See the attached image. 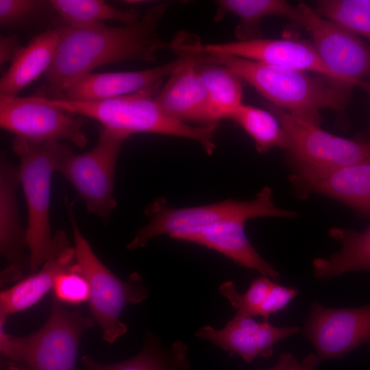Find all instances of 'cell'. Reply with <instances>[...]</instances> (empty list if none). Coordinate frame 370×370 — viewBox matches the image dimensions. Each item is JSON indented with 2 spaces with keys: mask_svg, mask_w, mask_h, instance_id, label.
I'll return each mask as SVG.
<instances>
[{
  "mask_svg": "<svg viewBox=\"0 0 370 370\" xmlns=\"http://www.w3.org/2000/svg\"><path fill=\"white\" fill-rule=\"evenodd\" d=\"M166 3L150 8L136 23L119 27L105 23L86 27L61 25L54 58L45 72L47 97L62 99L65 91L98 66L123 62H155L170 49L158 32Z\"/></svg>",
  "mask_w": 370,
  "mask_h": 370,
  "instance_id": "cell-1",
  "label": "cell"
},
{
  "mask_svg": "<svg viewBox=\"0 0 370 370\" xmlns=\"http://www.w3.org/2000/svg\"><path fill=\"white\" fill-rule=\"evenodd\" d=\"M269 101L304 121L319 125L320 111L343 110L353 86L308 71L226 55H208Z\"/></svg>",
  "mask_w": 370,
  "mask_h": 370,
  "instance_id": "cell-2",
  "label": "cell"
},
{
  "mask_svg": "<svg viewBox=\"0 0 370 370\" xmlns=\"http://www.w3.org/2000/svg\"><path fill=\"white\" fill-rule=\"evenodd\" d=\"M160 90L150 88L119 97L93 101L51 99L41 93L33 97L39 102L95 119L103 127L127 138L140 132L184 138L198 143L211 156L217 147L214 134L217 127L189 125L169 116L154 97Z\"/></svg>",
  "mask_w": 370,
  "mask_h": 370,
  "instance_id": "cell-3",
  "label": "cell"
},
{
  "mask_svg": "<svg viewBox=\"0 0 370 370\" xmlns=\"http://www.w3.org/2000/svg\"><path fill=\"white\" fill-rule=\"evenodd\" d=\"M12 149L19 160L20 183L27 206L26 235L32 274L71 247L64 232L51 234L49 203L53 173L59 161L73 150L60 141L33 145L18 137L13 139Z\"/></svg>",
  "mask_w": 370,
  "mask_h": 370,
  "instance_id": "cell-4",
  "label": "cell"
},
{
  "mask_svg": "<svg viewBox=\"0 0 370 370\" xmlns=\"http://www.w3.org/2000/svg\"><path fill=\"white\" fill-rule=\"evenodd\" d=\"M5 322L0 320V347L10 370H75L82 336L95 321L53 297L46 323L36 332L12 336L5 332Z\"/></svg>",
  "mask_w": 370,
  "mask_h": 370,
  "instance_id": "cell-5",
  "label": "cell"
},
{
  "mask_svg": "<svg viewBox=\"0 0 370 370\" xmlns=\"http://www.w3.org/2000/svg\"><path fill=\"white\" fill-rule=\"evenodd\" d=\"M271 195V189L266 186L249 201L228 199L212 204L181 208H173L164 197H158L145 210L148 223L139 230L127 248L134 250L144 247L151 239L161 235L186 241L193 235L230 220L296 216L293 211L276 207Z\"/></svg>",
  "mask_w": 370,
  "mask_h": 370,
  "instance_id": "cell-6",
  "label": "cell"
},
{
  "mask_svg": "<svg viewBox=\"0 0 370 370\" xmlns=\"http://www.w3.org/2000/svg\"><path fill=\"white\" fill-rule=\"evenodd\" d=\"M71 206L67 204L73 247L79 270L89 284L88 301L91 316L99 324L103 340L113 343L127 330L120 320L124 308L127 304L141 303L148 297L149 291L137 273H132L125 282L103 264L79 229Z\"/></svg>",
  "mask_w": 370,
  "mask_h": 370,
  "instance_id": "cell-7",
  "label": "cell"
},
{
  "mask_svg": "<svg viewBox=\"0 0 370 370\" xmlns=\"http://www.w3.org/2000/svg\"><path fill=\"white\" fill-rule=\"evenodd\" d=\"M127 138L103 127L92 149L79 155L69 153L56 169L73 186L88 211L106 222L116 206L113 193L116 165L121 145Z\"/></svg>",
  "mask_w": 370,
  "mask_h": 370,
  "instance_id": "cell-8",
  "label": "cell"
},
{
  "mask_svg": "<svg viewBox=\"0 0 370 370\" xmlns=\"http://www.w3.org/2000/svg\"><path fill=\"white\" fill-rule=\"evenodd\" d=\"M282 125L286 151L296 171H316L352 164L370 158V140L348 139L327 132L268 104Z\"/></svg>",
  "mask_w": 370,
  "mask_h": 370,
  "instance_id": "cell-9",
  "label": "cell"
},
{
  "mask_svg": "<svg viewBox=\"0 0 370 370\" xmlns=\"http://www.w3.org/2000/svg\"><path fill=\"white\" fill-rule=\"evenodd\" d=\"M170 49L177 55L221 54L235 56L267 64L308 71L345 82L326 67L312 43L303 40L261 38L204 44L195 37L183 32L179 33L170 42Z\"/></svg>",
  "mask_w": 370,
  "mask_h": 370,
  "instance_id": "cell-10",
  "label": "cell"
},
{
  "mask_svg": "<svg viewBox=\"0 0 370 370\" xmlns=\"http://www.w3.org/2000/svg\"><path fill=\"white\" fill-rule=\"evenodd\" d=\"M85 117L36 101L33 96H0V125L33 145L66 140L81 148L88 139Z\"/></svg>",
  "mask_w": 370,
  "mask_h": 370,
  "instance_id": "cell-11",
  "label": "cell"
},
{
  "mask_svg": "<svg viewBox=\"0 0 370 370\" xmlns=\"http://www.w3.org/2000/svg\"><path fill=\"white\" fill-rule=\"evenodd\" d=\"M301 25L309 32L312 45L326 67L342 81L367 86L370 79V45L341 24L319 15L306 3L298 5Z\"/></svg>",
  "mask_w": 370,
  "mask_h": 370,
  "instance_id": "cell-12",
  "label": "cell"
},
{
  "mask_svg": "<svg viewBox=\"0 0 370 370\" xmlns=\"http://www.w3.org/2000/svg\"><path fill=\"white\" fill-rule=\"evenodd\" d=\"M303 333L314 345L320 362L340 358L370 344V305L330 308L314 301Z\"/></svg>",
  "mask_w": 370,
  "mask_h": 370,
  "instance_id": "cell-13",
  "label": "cell"
},
{
  "mask_svg": "<svg viewBox=\"0 0 370 370\" xmlns=\"http://www.w3.org/2000/svg\"><path fill=\"white\" fill-rule=\"evenodd\" d=\"M195 57L180 54L158 66L138 71L90 73L64 93L62 99L74 101L103 100L127 95L150 88L160 89L163 80Z\"/></svg>",
  "mask_w": 370,
  "mask_h": 370,
  "instance_id": "cell-14",
  "label": "cell"
},
{
  "mask_svg": "<svg viewBox=\"0 0 370 370\" xmlns=\"http://www.w3.org/2000/svg\"><path fill=\"white\" fill-rule=\"evenodd\" d=\"M299 330L297 326L275 327L268 320L258 322L252 317L236 312L223 328L205 325L195 335L229 352L230 355L237 354L247 362H251L258 356L269 358L278 341Z\"/></svg>",
  "mask_w": 370,
  "mask_h": 370,
  "instance_id": "cell-15",
  "label": "cell"
},
{
  "mask_svg": "<svg viewBox=\"0 0 370 370\" xmlns=\"http://www.w3.org/2000/svg\"><path fill=\"white\" fill-rule=\"evenodd\" d=\"M20 183L18 168L2 154L0 162V251L8 263L1 274V285L20 279L22 269H29L26 229L20 221L16 199Z\"/></svg>",
  "mask_w": 370,
  "mask_h": 370,
  "instance_id": "cell-16",
  "label": "cell"
},
{
  "mask_svg": "<svg viewBox=\"0 0 370 370\" xmlns=\"http://www.w3.org/2000/svg\"><path fill=\"white\" fill-rule=\"evenodd\" d=\"M291 180L300 191L330 197L370 217V158L330 169L295 171Z\"/></svg>",
  "mask_w": 370,
  "mask_h": 370,
  "instance_id": "cell-17",
  "label": "cell"
},
{
  "mask_svg": "<svg viewBox=\"0 0 370 370\" xmlns=\"http://www.w3.org/2000/svg\"><path fill=\"white\" fill-rule=\"evenodd\" d=\"M175 71L155 96L169 116L196 126H217L211 116L207 90L196 71L201 55Z\"/></svg>",
  "mask_w": 370,
  "mask_h": 370,
  "instance_id": "cell-18",
  "label": "cell"
},
{
  "mask_svg": "<svg viewBox=\"0 0 370 370\" xmlns=\"http://www.w3.org/2000/svg\"><path fill=\"white\" fill-rule=\"evenodd\" d=\"M62 32L61 25L49 28L23 46L0 80V96L13 97L49 68Z\"/></svg>",
  "mask_w": 370,
  "mask_h": 370,
  "instance_id": "cell-19",
  "label": "cell"
},
{
  "mask_svg": "<svg viewBox=\"0 0 370 370\" xmlns=\"http://www.w3.org/2000/svg\"><path fill=\"white\" fill-rule=\"evenodd\" d=\"M243 219H234L216 225L193 235L186 241L217 251L238 264L278 280L279 273L254 249L245 232Z\"/></svg>",
  "mask_w": 370,
  "mask_h": 370,
  "instance_id": "cell-20",
  "label": "cell"
},
{
  "mask_svg": "<svg viewBox=\"0 0 370 370\" xmlns=\"http://www.w3.org/2000/svg\"><path fill=\"white\" fill-rule=\"evenodd\" d=\"M76 262L74 247H69L59 257L45 262L41 269L12 287L1 291L0 319L26 310L53 290L57 277L70 270Z\"/></svg>",
  "mask_w": 370,
  "mask_h": 370,
  "instance_id": "cell-21",
  "label": "cell"
},
{
  "mask_svg": "<svg viewBox=\"0 0 370 370\" xmlns=\"http://www.w3.org/2000/svg\"><path fill=\"white\" fill-rule=\"evenodd\" d=\"M214 20L222 21L228 14L238 16L239 23L235 29L238 40L261 38V21L269 16L285 17L301 25L299 8L282 0H219Z\"/></svg>",
  "mask_w": 370,
  "mask_h": 370,
  "instance_id": "cell-22",
  "label": "cell"
},
{
  "mask_svg": "<svg viewBox=\"0 0 370 370\" xmlns=\"http://www.w3.org/2000/svg\"><path fill=\"white\" fill-rule=\"evenodd\" d=\"M201 55L196 71L208 92L212 118L216 124L230 119L243 103L241 79L208 55Z\"/></svg>",
  "mask_w": 370,
  "mask_h": 370,
  "instance_id": "cell-23",
  "label": "cell"
},
{
  "mask_svg": "<svg viewBox=\"0 0 370 370\" xmlns=\"http://www.w3.org/2000/svg\"><path fill=\"white\" fill-rule=\"evenodd\" d=\"M188 349L180 341L165 347L156 336L148 334L143 349L127 360L104 364L85 355L81 361L86 370H186L190 367Z\"/></svg>",
  "mask_w": 370,
  "mask_h": 370,
  "instance_id": "cell-24",
  "label": "cell"
},
{
  "mask_svg": "<svg viewBox=\"0 0 370 370\" xmlns=\"http://www.w3.org/2000/svg\"><path fill=\"white\" fill-rule=\"evenodd\" d=\"M329 234L342 248L329 258L314 260L316 278L326 280L350 271H370V227L361 232L333 227Z\"/></svg>",
  "mask_w": 370,
  "mask_h": 370,
  "instance_id": "cell-25",
  "label": "cell"
},
{
  "mask_svg": "<svg viewBox=\"0 0 370 370\" xmlns=\"http://www.w3.org/2000/svg\"><path fill=\"white\" fill-rule=\"evenodd\" d=\"M50 3L64 25L86 27L116 21L130 25L143 16L134 9L121 10L102 0H50Z\"/></svg>",
  "mask_w": 370,
  "mask_h": 370,
  "instance_id": "cell-26",
  "label": "cell"
},
{
  "mask_svg": "<svg viewBox=\"0 0 370 370\" xmlns=\"http://www.w3.org/2000/svg\"><path fill=\"white\" fill-rule=\"evenodd\" d=\"M230 119L238 123L253 138L259 153H265L273 147L286 149L285 132L270 111L243 103Z\"/></svg>",
  "mask_w": 370,
  "mask_h": 370,
  "instance_id": "cell-27",
  "label": "cell"
},
{
  "mask_svg": "<svg viewBox=\"0 0 370 370\" xmlns=\"http://www.w3.org/2000/svg\"><path fill=\"white\" fill-rule=\"evenodd\" d=\"M315 11L370 40V0H321Z\"/></svg>",
  "mask_w": 370,
  "mask_h": 370,
  "instance_id": "cell-28",
  "label": "cell"
},
{
  "mask_svg": "<svg viewBox=\"0 0 370 370\" xmlns=\"http://www.w3.org/2000/svg\"><path fill=\"white\" fill-rule=\"evenodd\" d=\"M52 10L49 1L0 0V27L8 29L25 28Z\"/></svg>",
  "mask_w": 370,
  "mask_h": 370,
  "instance_id": "cell-29",
  "label": "cell"
},
{
  "mask_svg": "<svg viewBox=\"0 0 370 370\" xmlns=\"http://www.w3.org/2000/svg\"><path fill=\"white\" fill-rule=\"evenodd\" d=\"M275 283L263 275L255 279L244 294H240L232 281H226L219 287L221 293L227 298L232 307L250 317L266 299Z\"/></svg>",
  "mask_w": 370,
  "mask_h": 370,
  "instance_id": "cell-30",
  "label": "cell"
},
{
  "mask_svg": "<svg viewBox=\"0 0 370 370\" xmlns=\"http://www.w3.org/2000/svg\"><path fill=\"white\" fill-rule=\"evenodd\" d=\"M53 291V297L61 303L77 305L88 300L89 284L77 261L70 270L57 277Z\"/></svg>",
  "mask_w": 370,
  "mask_h": 370,
  "instance_id": "cell-31",
  "label": "cell"
},
{
  "mask_svg": "<svg viewBox=\"0 0 370 370\" xmlns=\"http://www.w3.org/2000/svg\"><path fill=\"white\" fill-rule=\"evenodd\" d=\"M298 290L293 287L283 286L275 284L268 295L254 314L261 316L264 320L273 313L284 308L297 296Z\"/></svg>",
  "mask_w": 370,
  "mask_h": 370,
  "instance_id": "cell-32",
  "label": "cell"
},
{
  "mask_svg": "<svg viewBox=\"0 0 370 370\" xmlns=\"http://www.w3.org/2000/svg\"><path fill=\"white\" fill-rule=\"evenodd\" d=\"M320 362L316 353H310L299 362L291 354L283 353L275 365L266 370H313Z\"/></svg>",
  "mask_w": 370,
  "mask_h": 370,
  "instance_id": "cell-33",
  "label": "cell"
},
{
  "mask_svg": "<svg viewBox=\"0 0 370 370\" xmlns=\"http://www.w3.org/2000/svg\"><path fill=\"white\" fill-rule=\"evenodd\" d=\"M22 47L18 41L16 34L1 35L0 64L2 65L9 60L12 61Z\"/></svg>",
  "mask_w": 370,
  "mask_h": 370,
  "instance_id": "cell-34",
  "label": "cell"
}]
</instances>
